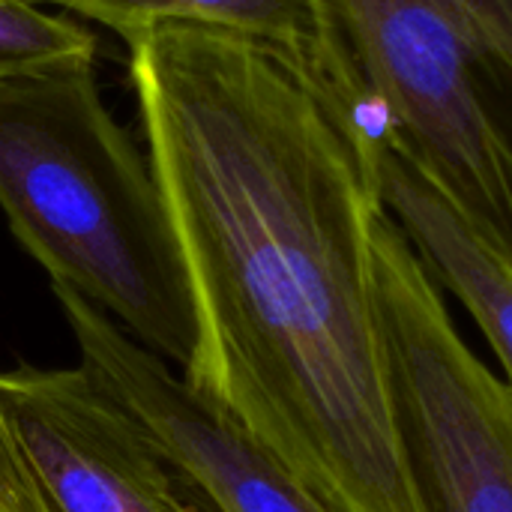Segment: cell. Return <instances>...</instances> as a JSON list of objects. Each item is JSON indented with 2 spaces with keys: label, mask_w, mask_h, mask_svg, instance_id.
<instances>
[{
  "label": "cell",
  "mask_w": 512,
  "mask_h": 512,
  "mask_svg": "<svg viewBox=\"0 0 512 512\" xmlns=\"http://www.w3.org/2000/svg\"><path fill=\"white\" fill-rule=\"evenodd\" d=\"M147 156L195 306L183 381L333 512H429L375 291L381 198L273 45L159 27L129 45Z\"/></svg>",
  "instance_id": "cell-1"
},
{
  "label": "cell",
  "mask_w": 512,
  "mask_h": 512,
  "mask_svg": "<svg viewBox=\"0 0 512 512\" xmlns=\"http://www.w3.org/2000/svg\"><path fill=\"white\" fill-rule=\"evenodd\" d=\"M0 210L51 282L180 369L195 306L150 156L111 117L96 54L0 81Z\"/></svg>",
  "instance_id": "cell-2"
},
{
  "label": "cell",
  "mask_w": 512,
  "mask_h": 512,
  "mask_svg": "<svg viewBox=\"0 0 512 512\" xmlns=\"http://www.w3.org/2000/svg\"><path fill=\"white\" fill-rule=\"evenodd\" d=\"M309 3L306 81L366 171L396 147L512 258V0Z\"/></svg>",
  "instance_id": "cell-3"
},
{
  "label": "cell",
  "mask_w": 512,
  "mask_h": 512,
  "mask_svg": "<svg viewBox=\"0 0 512 512\" xmlns=\"http://www.w3.org/2000/svg\"><path fill=\"white\" fill-rule=\"evenodd\" d=\"M375 291L396 411L429 512H512V390L456 327L423 258L378 210Z\"/></svg>",
  "instance_id": "cell-4"
},
{
  "label": "cell",
  "mask_w": 512,
  "mask_h": 512,
  "mask_svg": "<svg viewBox=\"0 0 512 512\" xmlns=\"http://www.w3.org/2000/svg\"><path fill=\"white\" fill-rule=\"evenodd\" d=\"M87 378L117 402L210 512H333L240 423L96 303L51 282Z\"/></svg>",
  "instance_id": "cell-5"
},
{
  "label": "cell",
  "mask_w": 512,
  "mask_h": 512,
  "mask_svg": "<svg viewBox=\"0 0 512 512\" xmlns=\"http://www.w3.org/2000/svg\"><path fill=\"white\" fill-rule=\"evenodd\" d=\"M0 405L51 512H210L81 366L6 369Z\"/></svg>",
  "instance_id": "cell-6"
},
{
  "label": "cell",
  "mask_w": 512,
  "mask_h": 512,
  "mask_svg": "<svg viewBox=\"0 0 512 512\" xmlns=\"http://www.w3.org/2000/svg\"><path fill=\"white\" fill-rule=\"evenodd\" d=\"M369 174L384 210L405 231L441 291H450L489 342L512 390V258L405 153L378 144Z\"/></svg>",
  "instance_id": "cell-7"
},
{
  "label": "cell",
  "mask_w": 512,
  "mask_h": 512,
  "mask_svg": "<svg viewBox=\"0 0 512 512\" xmlns=\"http://www.w3.org/2000/svg\"><path fill=\"white\" fill-rule=\"evenodd\" d=\"M114 30L126 45L159 27H216L273 45L306 75L315 48L309 0H33Z\"/></svg>",
  "instance_id": "cell-8"
},
{
  "label": "cell",
  "mask_w": 512,
  "mask_h": 512,
  "mask_svg": "<svg viewBox=\"0 0 512 512\" xmlns=\"http://www.w3.org/2000/svg\"><path fill=\"white\" fill-rule=\"evenodd\" d=\"M96 33L33 0H0V81L96 54Z\"/></svg>",
  "instance_id": "cell-9"
},
{
  "label": "cell",
  "mask_w": 512,
  "mask_h": 512,
  "mask_svg": "<svg viewBox=\"0 0 512 512\" xmlns=\"http://www.w3.org/2000/svg\"><path fill=\"white\" fill-rule=\"evenodd\" d=\"M0 512H51L0 405Z\"/></svg>",
  "instance_id": "cell-10"
}]
</instances>
